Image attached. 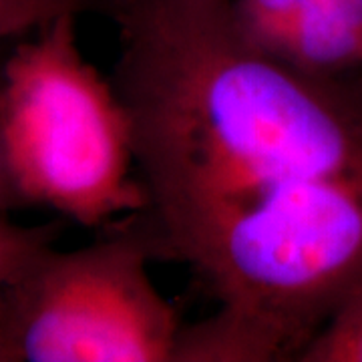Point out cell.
I'll list each match as a JSON object with an SVG mask.
<instances>
[{
  "label": "cell",
  "instance_id": "cell-1",
  "mask_svg": "<svg viewBox=\"0 0 362 362\" xmlns=\"http://www.w3.org/2000/svg\"><path fill=\"white\" fill-rule=\"evenodd\" d=\"M117 90L133 127L143 211L161 256L185 259L274 187L362 173V87L256 51L230 0H111Z\"/></svg>",
  "mask_w": 362,
  "mask_h": 362
},
{
  "label": "cell",
  "instance_id": "cell-2",
  "mask_svg": "<svg viewBox=\"0 0 362 362\" xmlns=\"http://www.w3.org/2000/svg\"><path fill=\"white\" fill-rule=\"evenodd\" d=\"M220 308L181 326L173 362L296 361L362 282V173L282 183L185 259Z\"/></svg>",
  "mask_w": 362,
  "mask_h": 362
},
{
  "label": "cell",
  "instance_id": "cell-3",
  "mask_svg": "<svg viewBox=\"0 0 362 362\" xmlns=\"http://www.w3.org/2000/svg\"><path fill=\"white\" fill-rule=\"evenodd\" d=\"M78 14L16 42L0 65V119L14 189L85 228L147 209L133 127L115 83L85 57Z\"/></svg>",
  "mask_w": 362,
  "mask_h": 362
},
{
  "label": "cell",
  "instance_id": "cell-4",
  "mask_svg": "<svg viewBox=\"0 0 362 362\" xmlns=\"http://www.w3.org/2000/svg\"><path fill=\"white\" fill-rule=\"evenodd\" d=\"M141 214L77 250L47 247L0 290V362H173L180 314L151 278Z\"/></svg>",
  "mask_w": 362,
  "mask_h": 362
},
{
  "label": "cell",
  "instance_id": "cell-5",
  "mask_svg": "<svg viewBox=\"0 0 362 362\" xmlns=\"http://www.w3.org/2000/svg\"><path fill=\"white\" fill-rule=\"evenodd\" d=\"M230 21L276 63L362 87V0H230Z\"/></svg>",
  "mask_w": 362,
  "mask_h": 362
},
{
  "label": "cell",
  "instance_id": "cell-6",
  "mask_svg": "<svg viewBox=\"0 0 362 362\" xmlns=\"http://www.w3.org/2000/svg\"><path fill=\"white\" fill-rule=\"evenodd\" d=\"M298 362H362V282L298 354Z\"/></svg>",
  "mask_w": 362,
  "mask_h": 362
},
{
  "label": "cell",
  "instance_id": "cell-7",
  "mask_svg": "<svg viewBox=\"0 0 362 362\" xmlns=\"http://www.w3.org/2000/svg\"><path fill=\"white\" fill-rule=\"evenodd\" d=\"M111 0H0V42L23 39L63 14H81Z\"/></svg>",
  "mask_w": 362,
  "mask_h": 362
},
{
  "label": "cell",
  "instance_id": "cell-8",
  "mask_svg": "<svg viewBox=\"0 0 362 362\" xmlns=\"http://www.w3.org/2000/svg\"><path fill=\"white\" fill-rule=\"evenodd\" d=\"M52 226H18L0 216V290L47 247L54 246Z\"/></svg>",
  "mask_w": 362,
  "mask_h": 362
},
{
  "label": "cell",
  "instance_id": "cell-9",
  "mask_svg": "<svg viewBox=\"0 0 362 362\" xmlns=\"http://www.w3.org/2000/svg\"><path fill=\"white\" fill-rule=\"evenodd\" d=\"M23 206L21 197L14 189L11 169L6 161V151H4V137H2V119H0V214L11 209V207Z\"/></svg>",
  "mask_w": 362,
  "mask_h": 362
}]
</instances>
